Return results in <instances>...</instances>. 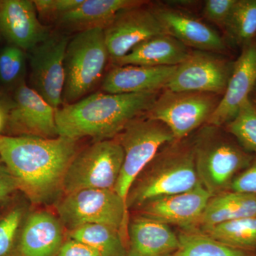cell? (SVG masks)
Masks as SVG:
<instances>
[{
    "mask_svg": "<svg viewBox=\"0 0 256 256\" xmlns=\"http://www.w3.org/2000/svg\"><path fill=\"white\" fill-rule=\"evenodd\" d=\"M77 140L0 134V158L34 204L50 201L63 192L64 176L77 154Z\"/></svg>",
    "mask_w": 256,
    "mask_h": 256,
    "instance_id": "1",
    "label": "cell"
},
{
    "mask_svg": "<svg viewBox=\"0 0 256 256\" xmlns=\"http://www.w3.org/2000/svg\"><path fill=\"white\" fill-rule=\"evenodd\" d=\"M234 64L216 54L191 50L184 62L176 66L164 89L223 96L233 70Z\"/></svg>",
    "mask_w": 256,
    "mask_h": 256,
    "instance_id": "11",
    "label": "cell"
},
{
    "mask_svg": "<svg viewBox=\"0 0 256 256\" xmlns=\"http://www.w3.org/2000/svg\"><path fill=\"white\" fill-rule=\"evenodd\" d=\"M124 160V150L114 138L96 141L78 152L69 164L64 176V194L87 188L114 190Z\"/></svg>",
    "mask_w": 256,
    "mask_h": 256,
    "instance_id": "8",
    "label": "cell"
},
{
    "mask_svg": "<svg viewBox=\"0 0 256 256\" xmlns=\"http://www.w3.org/2000/svg\"><path fill=\"white\" fill-rule=\"evenodd\" d=\"M114 139L124 150V160L114 191L126 203L128 192L138 175L162 148L175 139L166 124L144 114L131 121Z\"/></svg>",
    "mask_w": 256,
    "mask_h": 256,
    "instance_id": "6",
    "label": "cell"
},
{
    "mask_svg": "<svg viewBox=\"0 0 256 256\" xmlns=\"http://www.w3.org/2000/svg\"><path fill=\"white\" fill-rule=\"evenodd\" d=\"M126 256H170L180 247L170 226L138 214L128 225Z\"/></svg>",
    "mask_w": 256,
    "mask_h": 256,
    "instance_id": "18",
    "label": "cell"
},
{
    "mask_svg": "<svg viewBox=\"0 0 256 256\" xmlns=\"http://www.w3.org/2000/svg\"><path fill=\"white\" fill-rule=\"evenodd\" d=\"M56 210L69 232L86 224H102L120 230L127 242V206L114 190L87 188L72 192L65 194Z\"/></svg>",
    "mask_w": 256,
    "mask_h": 256,
    "instance_id": "7",
    "label": "cell"
},
{
    "mask_svg": "<svg viewBox=\"0 0 256 256\" xmlns=\"http://www.w3.org/2000/svg\"><path fill=\"white\" fill-rule=\"evenodd\" d=\"M69 238L92 248L101 256H126L127 242L120 230L102 224H86L69 232Z\"/></svg>",
    "mask_w": 256,
    "mask_h": 256,
    "instance_id": "24",
    "label": "cell"
},
{
    "mask_svg": "<svg viewBox=\"0 0 256 256\" xmlns=\"http://www.w3.org/2000/svg\"><path fill=\"white\" fill-rule=\"evenodd\" d=\"M226 128L246 151L256 154V108L250 99L242 104Z\"/></svg>",
    "mask_w": 256,
    "mask_h": 256,
    "instance_id": "28",
    "label": "cell"
},
{
    "mask_svg": "<svg viewBox=\"0 0 256 256\" xmlns=\"http://www.w3.org/2000/svg\"><path fill=\"white\" fill-rule=\"evenodd\" d=\"M63 224L46 210H38L28 217L22 229L20 256H56L64 242Z\"/></svg>",
    "mask_w": 256,
    "mask_h": 256,
    "instance_id": "20",
    "label": "cell"
},
{
    "mask_svg": "<svg viewBox=\"0 0 256 256\" xmlns=\"http://www.w3.org/2000/svg\"><path fill=\"white\" fill-rule=\"evenodd\" d=\"M23 216V208L16 207L0 220V256L11 252Z\"/></svg>",
    "mask_w": 256,
    "mask_h": 256,
    "instance_id": "30",
    "label": "cell"
},
{
    "mask_svg": "<svg viewBox=\"0 0 256 256\" xmlns=\"http://www.w3.org/2000/svg\"><path fill=\"white\" fill-rule=\"evenodd\" d=\"M229 188L232 192L256 196V161L235 176Z\"/></svg>",
    "mask_w": 256,
    "mask_h": 256,
    "instance_id": "33",
    "label": "cell"
},
{
    "mask_svg": "<svg viewBox=\"0 0 256 256\" xmlns=\"http://www.w3.org/2000/svg\"><path fill=\"white\" fill-rule=\"evenodd\" d=\"M256 216V196L225 192L212 196L198 225L202 229Z\"/></svg>",
    "mask_w": 256,
    "mask_h": 256,
    "instance_id": "23",
    "label": "cell"
},
{
    "mask_svg": "<svg viewBox=\"0 0 256 256\" xmlns=\"http://www.w3.org/2000/svg\"><path fill=\"white\" fill-rule=\"evenodd\" d=\"M200 230L235 248L246 252L256 248V216L230 220Z\"/></svg>",
    "mask_w": 256,
    "mask_h": 256,
    "instance_id": "26",
    "label": "cell"
},
{
    "mask_svg": "<svg viewBox=\"0 0 256 256\" xmlns=\"http://www.w3.org/2000/svg\"><path fill=\"white\" fill-rule=\"evenodd\" d=\"M50 33L40 21L34 1L0 0V36L10 45L30 52Z\"/></svg>",
    "mask_w": 256,
    "mask_h": 256,
    "instance_id": "15",
    "label": "cell"
},
{
    "mask_svg": "<svg viewBox=\"0 0 256 256\" xmlns=\"http://www.w3.org/2000/svg\"><path fill=\"white\" fill-rule=\"evenodd\" d=\"M176 66H116L106 74L102 90L112 94L159 92L166 88Z\"/></svg>",
    "mask_w": 256,
    "mask_h": 256,
    "instance_id": "19",
    "label": "cell"
},
{
    "mask_svg": "<svg viewBox=\"0 0 256 256\" xmlns=\"http://www.w3.org/2000/svg\"><path fill=\"white\" fill-rule=\"evenodd\" d=\"M190 52L188 46L174 37L162 34L140 44L114 63L116 66H175L184 62Z\"/></svg>",
    "mask_w": 256,
    "mask_h": 256,
    "instance_id": "21",
    "label": "cell"
},
{
    "mask_svg": "<svg viewBox=\"0 0 256 256\" xmlns=\"http://www.w3.org/2000/svg\"><path fill=\"white\" fill-rule=\"evenodd\" d=\"M212 196L201 184L190 191L151 200L137 210L138 214L160 223L188 230L198 225Z\"/></svg>",
    "mask_w": 256,
    "mask_h": 256,
    "instance_id": "14",
    "label": "cell"
},
{
    "mask_svg": "<svg viewBox=\"0 0 256 256\" xmlns=\"http://www.w3.org/2000/svg\"><path fill=\"white\" fill-rule=\"evenodd\" d=\"M14 101L13 98L5 94L4 92L0 90V110L3 111L5 114H8L10 109L13 107Z\"/></svg>",
    "mask_w": 256,
    "mask_h": 256,
    "instance_id": "36",
    "label": "cell"
},
{
    "mask_svg": "<svg viewBox=\"0 0 256 256\" xmlns=\"http://www.w3.org/2000/svg\"><path fill=\"white\" fill-rule=\"evenodd\" d=\"M236 2V0H207L203 8V16L224 28Z\"/></svg>",
    "mask_w": 256,
    "mask_h": 256,
    "instance_id": "31",
    "label": "cell"
},
{
    "mask_svg": "<svg viewBox=\"0 0 256 256\" xmlns=\"http://www.w3.org/2000/svg\"><path fill=\"white\" fill-rule=\"evenodd\" d=\"M69 40L63 34L50 33L30 50L31 88L56 110L63 102L64 58Z\"/></svg>",
    "mask_w": 256,
    "mask_h": 256,
    "instance_id": "10",
    "label": "cell"
},
{
    "mask_svg": "<svg viewBox=\"0 0 256 256\" xmlns=\"http://www.w3.org/2000/svg\"><path fill=\"white\" fill-rule=\"evenodd\" d=\"M142 0H82L75 9L56 21L62 28L82 32L94 28H104L121 10L140 4Z\"/></svg>",
    "mask_w": 256,
    "mask_h": 256,
    "instance_id": "22",
    "label": "cell"
},
{
    "mask_svg": "<svg viewBox=\"0 0 256 256\" xmlns=\"http://www.w3.org/2000/svg\"><path fill=\"white\" fill-rule=\"evenodd\" d=\"M180 247L170 256H252L218 242L201 230L188 229L178 235Z\"/></svg>",
    "mask_w": 256,
    "mask_h": 256,
    "instance_id": "25",
    "label": "cell"
},
{
    "mask_svg": "<svg viewBox=\"0 0 256 256\" xmlns=\"http://www.w3.org/2000/svg\"><path fill=\"white\" fill-rule=\"evenodd\" d=\"M109 58L104 28L77 32L70 38L64 58L63 100L70 104L84 98L101 80Z\"/></svg>",
    "mask_w": 256,
    "mask_h": 256,
    "instance_id": "5",
    "label": "cell"
},
{
    "mask_svg": "<svg viewBox=\"0 0 256 256\" xmlns=\"http://www.w3.org/2000/svg\"><path fill=\"white\" fill-rule=\"evenodd\" d=\"M18 190V184L4 163L0 162V202Z\"/></svg>",
    "mask_w": 256,
    "mask_h": 256,
    "instance_id": "35",
    "label": "cell"
},
{
    "mask_svg": "<svg viewBox=\"0 0 256 256\" xmlns=\"http://www.w3.org/2000/svg\"><path fill=\"white\" fill-rule=\"evenodd\" d=\"M14 105L6 114V122L13 132L22 136L42 138L58 137L56 110L25 82L15 88Z\"/></svg>",
    "mask_w": 256,
    "mask_h": 256,
    "instance_id": "13",
    "label": "cell"
},
{
    "mask_svg": "<svg viewBox=\"0 0 256 256\" xmlns=\"http://www.w3.org/2000/svg\"><path fill=\"white\" fill-rule=\"evenodd\" d=\"M224 28L230 41L242 48L255 42L256 0H236Z\"/></svg>",
    "mask_w": 256,
    "mask_h": 256,
    "instance_id": "27",
    "label": "cell"
},
{
    "mask_svg": "<svg viewBox=\"0 0 256 256\" xmlns=\"http://www.w3.org/2000/svg\"><path fill=\"white\" fill-rule=\"evenodd\" d=\"M256 84V42L242 47L234 64L228 86L207 124L222 127L232 120Z\"/></svg>",
    "mask_w": 256,
    "mask_h": 256,
    "instance_id": "16",
    "label": "cell"
},
{
    "mask_svg": "<svg viewBox=\"0 0 256 256\" xmlns=\"http://www.w3.org/2000/svg\"><path fill=\"white\" fill-rule=\"evenodd\" d=\"M220 128L207 124L192 143L197 174L212 196L230 188L235 175L252 161V154Z\"/></svg>",
    "mask_w": 256,
    "mask_h": 256,
    "instance_id": "4",
    "label": "cell"
},
{
    "mask_svg": "<svg viewBox=\"0 0 256 256\" xmlns=\"http://www.w3.org/2000/svg\"><path fill=\"white\" fill-rule=\"evenodd\" d=\"M159 92L112 94L96 92L56 111L58 136L78 141L114 139L133 120L146 114Z\"/></svg>",
    "mask_w": 256,
    "mask_h": 256,
    "instance_id": "2",
    "label": "cell"
},
{
    "mask_svg": "<svg viewBox=\"0 0 256 256\" xmlns=\"http://www.w3.org/2000/svg\"><path fill=\"white\" fill-rule=\"evenodd\" d=\"M152 9L165 33L185 46L214 54L226 50L222 37L201 20L169 6H154Z\"/></svg>",
    "mask_w": 256,
    "mask_h": 256,
    "instance_id": "17",
    "label": "cell"
},
{
    "mask_svg": "<svg viewBox=\"0 0 256 256\" xmlns=\"http://www.w3.org/2000/svg\"><path fill=\"white\" fill-rule=\"evenodd\" d=\"M104 30L109 55L114 62L148 38L166 34L152 6L146 1L121 10Z\"/></svg>",
    "mask_w": 256,
    "mask_h": 256,
    "instance_id": "12",
    "label": "cell"
},
{
    "mask_svg": "<svg viewBox=\"0 0 256 256\" xmlns=\"http://www.w3.org/2000/svg\"><path fill=\"white\" fill-rule=\"evenodd\" d=\"M26 56L25 50L13 45L0 52V82L5 86L15 87L24 82Z\"/></svg>",
    "mask_w": 256,
    "mask_h": 256,
    "instance_id": "29",
    "label": "cell"
},
{
    "mask_svg": "<svg viewBox=\"0 0 256 256\" xmlns=\"http://www.w3.org/2000/svg\"><path fill=\"white\" fill-rule=\"evenodd\" d=\"M220 98L216 94L164 89L144 114L166 124L175 140H182L208 119Z\"/></svg>",
    "mask_w": 256,
    "mask_h": 256,
    "instance_id": "9",
    "label": "cell"
},
{
    "mask_svg": "<svg viewBox=\"0 0 256 256\" xmlns=\"http://www.w3.org/2000/svg\"><path fill=\"white\" fill-rule=\"evenodd\" d=\"M82 2V0H34L38 15L56 20L75 9Z\"/></svg>",
    "mask_w": 256,
    "mask_h": 256,
    "instance_id": "32",
    "label": "cell"
},
{
    "mask_svg": "<svg viewBox=\"0 0 256 256\" xmlns=\"http://www.w3.org/2000/svg\"><path fill=\"white\" fill-rule=\"evenodd\" d=\"M174 140L161 148L138 175L128 192V210H138L151 200L190 191L201 185L193 144Z\"/></svg>",
    "mask_w": 256,
    "mask_h": 256,
    "instance_id": "3",
    "label": "cell"
},
{
    "mask_svg": "<svg viewBox=\"0 0 256 256\" xmlns=\"http://www.w3.org/2000/svg\"><path fill=\"white\" fill-rule=\"evenodd\" d=\"M56 256H101L92 248L82 242L68 238L64 242Z\"/></svg>",
    "mask_w": 256,
    "mask_h": 256,
    "instance_id": "34",
    "label": "cell"
},
{
    "mask_svg": "<svg viewBox=\"0 0 256 256\" xmlns=\"http://www.w3.org/2000/svg\"><path fill=\"white\" fill-rule=\"evenodd\" d=\"M249 99L252 101V104H254V106H256V84L255 86H254V89H252V94H250V96H249Z\"/></svg>",
    "mask_w": 256,
    "mask_h": 256,
    "instance_id": "37",
    "label": "cell"
}]
</instances>
